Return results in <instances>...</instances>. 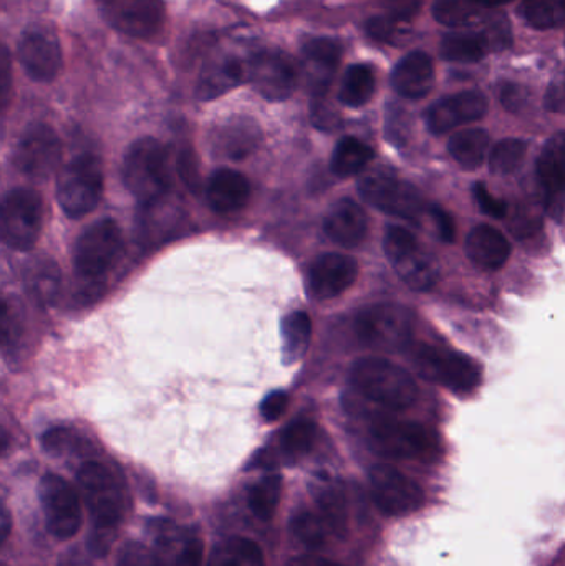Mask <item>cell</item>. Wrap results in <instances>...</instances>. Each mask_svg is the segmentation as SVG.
Listing matches in <instances>:
<instances>
[{
  "mask_svg": "<svg viewBox=\"0 0 565 566\" xmlns=\"http://www.w3.org/2000/svg\"><path fill=\"white\" fill-rule=\"evenodd\" d=\"M123 181L142 206L171 195L172 156L168 146L155 138L133 143L123 159Z\"/></svg>",
  "mask_w": 565,
  "mask_h": 566,
  "instance_id": "obj_1",
  "label": "cell"
},
{
  "mask_svg": "<svg viewBox=\"0 0 565 566\" xmlns=\"http://www.w3.org/2000/svg\"><path fill=\"white\" fill-rule=\"evenodd\" d=\"M350 381L368 401L377 402L391 411H404L418 398L414 376L401 366L385 358H362L352 366Z\"/></svg>",
  "mask_w": 565,
  "mask_h": 566,
  "instance_id": "obj_2",
  "label": "cell"
},
{
  "mask_svg": "<svg viewBox=\"0 0 565 566\" xmlns=\"http://www.w3.org/2000/svg\"><path fill=\"white\" fill-rule=\"evenodd\" d=\"M105 188L102 159L80 155L70 159L56 176V199L69 218H85L95 211Z\"/></svg>",
  "mask_w": 565,
  "mask_h": 566,
  "instance_id": "obj_3",
  "label": "cell"
},
{
  "mask_svg": "<svg viewBox=\"0 0 565 566\" xmlns=\"http://www.w3.org/2000/svg\"><path fill=\"white\" fill-rule=\"evenodd\" d=\"M125 254L122 229L112 219H102L83 231L73 249V264L83 281L98 282L116 268Z\"/></svg>",
  "mask_w": 565,
  "mask_h": 566,
  "instance_id": "obj_4",
  "label": "cell"
},
{
  "mask_svg": "<svg viewBox=\"0 0 565 566\" xmlns=\"http://www.w3.org/2000/svg\"><path fill=\"white\" fill-rule=\"evenodd\" d=\"M407 349L414 368L428 381L437 382L454 392H470L480 386V368L468 356L427 343H415Z\"/></svg>",
  "mask_w": 565,
  "mask_h": 566,
  "instance_id": "obj_5",
  "label": "cell"
},
{
  "mask_svg": "<svg viewBox=\"0 0 565 566\" xmlns=\"http://www.w3.org/2000/svg\"><path fill=\"white\" fill-rule=\"evenodd\" d=\"M415 318L410 310L395 303L367 306L355 318V333L364 345L384 352L407 349L414 338Z\"/></svg>",
  "mask_w": 565,
  "mask_h": 566,
  "instance_id": "obj_6",
  "label": "cell"
},
{
  "mask_svg": "<svg viewBox=\"0 0 565 566\" xmlns=\"http://www.w3.org/2000/svg\"><path fill=\"white\" fill-rule=\"evenodd\" d=\"M2 241L12 251L33 249L42 232L43 202L39 192L30 188H15L2 205Z\"/></svg>",
  "mask_w": 565,
  "mask_h": 566,
  "instance_id": "obj_7",
  "label": "cell"
},
{
  "mask_svg": "<svg viewBox=\"0 0 565 566\" xmlns=\"http://www.w3.org/2000/svg\"><path fill=\"white\" fill-rule=\"evenodd\" d=\"M76 481L92 512L93 524L118 527L125 514V495L113 472L100 462L86 461L79 469Z\"/></svg>",
  "mask_w": 565,
  "mask_h": 566,
  "instance_id": "obj_8",
  "label": "cell"
},
{
  "mask_svg": "<svg viewBox=\"0 0 565 566\" xmlns=\"http://www.w3.org/2000/svg\"><path fill=\"white\" fill-rule=\"evenodd\" d=\"M370 448L394 459H418L437 449V439L425 426L398 419H378L368 432Z\"/></svg>",
  "mask_w": 565,
  "mask_h": 566,
  "instance_id": "obj_9",
  "label": "cell"
},
{
  "mask_svg": "<svg viewBox=\"0 0 565 566\" xmlns=\"http://www.w3.org/2000/svg\"><path fill=\"white\" fill-rule=\"evenodd\" d=\"M362 198L385 214L417 221L425 209L423 198L415 186L385 175H367L358 181Z\"/></svg>",
  "mask_w": 565,
  "mask_h": 566,
  "instance_id": "obj_10",
  "label": "cell"
},
{
  "mask_svg": "<svg viewBox=\"0 0 565 566\" xmlns=\"http://www.w3.org/2000/svg\"><path fill=\"white\" fill-rule=\"evenodd\" d=\"M368 481L375 505L385 515L400 517L414 514L423 505L425 494L420 485L394 465H374L368 472Z\"/></svg>",
  "mask_w": 565,
  "mask_h": 566,
  "instance_id": "obj_11",
  "label": "cell"
},
{
  "mask_svg": "<svg viewBox=\"0 0 565 566\" xmlns=\"http://www.w3.org/2000/svg\"><path fill=\"white\" fill-rule=\"evenodd\" d=\"M62 143L50 126L35 123L20 136L13 151V165L27 178L43 181L59 168Z\"/></svg>",
  "mask_w": 565,
  "mask_h": 566,
  "instance_id": "obj_12",
  "label": "cell"
},
{
  "mask_svg": "<svg viewBox=\"0 0 565 566\" xmlns=\"http://www.w3.org/2000/svg\"><path fill=\"white\" fill-rule=\"evenodd\" d=\"M108 25L133 39L155 36L165 23L163 0H96Z\"/></svg>",
  "mask_w": 565,
  "mask_h": 566,
  "instance_id": "obj_13",
  "label": "cell"
},
{
  "mask_svg": "<svg viewBox=\"0 0 565 566\" xmlns=\"http://www.w3.org/2000/svg\"><path fill=\"white\" fill-rule=\"evenodd\" d=\"M40 502L45 514L46 531L53 537L72 538L82 525V511L76 492L60 475L46 474L40 481Z\"/></svg>",
  "mask_w": 565,
  "mask_h": 566,
  "instance_id": "obj_14",
  "label": "cell"
},
{
  "mask_svg": "<svg viewBox=\"0 0 565 566\" xmlns=\"http://www.w3.org/2000/svg\"><path fill=\"white\" fill-rule=\"evenodd\" d=\"M249 82L269 102L291 98L297 86V69L281 50H262L251 56Z\"/></svg>",
  "mask_w": 565,
  "mask_h": 566,
  "instance_id": "obj_15",
  "label": "cell"
},
{
  "mask_svg": "<svg viewBox=\"0 0 565 566\" xmlns=\"http://www.w3.org/2000/svg\"><path fill=\"white\" fill-rule=\"evenodd\" d=\"M17 56L23 72L33 82H53L63 65L59 39L55 33L45 29H30L23 32L17 46Z\"/></svg>",
  "mask_w": 565,
  "mask_h": 566,
  "instance_id": "obj_16",
  "label": "cell"
},
{
  "mask_svg": "<svg viewBox=\"0 0 565 566\" xmlns=\"http://www.w3.org/2000/svg\"><path fill=\"white\" fill-rule=\"evenodd\" d=\"M488 98L481 92H463L438 99L425 115L428 129L435 135H444L467 123L480 122L488 113Z\"/></svg>",
  "mask_w": 565,
  "mask_h": 566,
  "instance_id": "obj_17",
  "label": "cell"
},
{
  "mask_svg": "<svg viewBox=\"0 0 565 566\" xmlns=\"http://www.w3.org/2000/svg\"><path fill=\"white\" fill-rule=\"evenodd\" d=\"M537 176L547 216L559 219L565 209V135L553 136L537 159Z\"/></svg>",
  "mask_w": 565,
  "mask_h": 566,
  "instance_id": "obj_18",
  "label": "cell"
},
{
  "mask_svg": "<svg viewBox=\"0 0 565 566\" xmlns=\"http://www.w3.org/2000/svg\"><path fill=\"white\" fill-rule=\"evenodd\" d=\"M185 209L171 195L143 206L138 219L139 241L143 245L161 244L185 231Z\"/></svg>",
  "mask_w": 565,
  "mask_h": 566,
  "instance_id": "obj_19",
  "label": "cell"
},
{
  "mask_svg": "<svg viewBox=\"0 0 565 566\" xmlns=\"http://www.w3.org/2000/svg\"><path fill=\"white\" fill-rule=\"evenodd\" d=\"M358 277L355 259L342 254H324L315 259L308 271V289L317 300H331L350 289Z\"/></svg>",
  "mask_w": 565,
  "mask_h": 566,
  "instance_id": "obj_20",
  "label": "cell"
},
{
  "mask_svg": "<svg viewBox=\"0 0 565 566\" xmlns=\"http://www.w3.org/2000/svg\"><path fill=\"white\" fill-rule=\"evenodd\" d=\"M251 59H241L231 53H222L209 60L198 82V98L215 99L241 83L249 82Z\"/></svg>",
  "mask_w": 565,
  "mask_h": 566,
  "instance_id": "obj_21",
  "label": "cell"
},
{
  "mask_svg": "<svg viewBox=\"0 0 565 566\" xmlns=\"http://www.w3.org/2000/svg\"><path fill=\"white\" fill-rule=\"evenodd\" d=\"M324 231L331 241L342 248H358L367 238V214L354 199H338L325 216Z\"/></svg>",
  "mask_w": 565,
  "mask_h": 566,
  "instance_id": "obj_22",
  "label": "cell"
},
{
  "mask_svg": "<svg viewBox=\"0 0 565 566\" xmlns=\"http://www.w3.org/2000/svg\"><path fill=\"white\" fill-rule=\"evenodd\" d=\"M435 85V65L430 55L420 50L408 53L391 72V86L407 99L428 96Z\"/></svg>",
  "mask_w": 565,
  "mask_h": 566,
  "instance_id": "obj_23",
  "label": "cell"
},
{
  "mask_svg": "<svg viewBox=\"0 0 565 566\" xmlns=\"http://www.w3.org/2000/svg\"><path fill=\"white\" fill-rule=\"evenodd\" d=\"M209 208L218 214L241 211L251 199V182L234 169H218L209 178L206 189Z\"/></svg>",
  "mask_w": 565,
  "mask_h": 566,
  "instance_id": "obj_24",
  "label": "cell"
},
{
  "mask_svg": "<svg viewBox=\"0 0 565 566\" xmlns=\"http://www.w3.org/2000/svg\"><path fill=\"white\" fill-rule=\"evenodd\" d=\"M467 254L477 268L498 271L510 259L511 244L503 232L493 226L481 224L468 234Z\"/></svg>",
  "mask_w": 565,
  "mask_h": 566,
  "instance_id": "obj_25",
  "label": "cell"
},
{
  "mask_svg": "<svg viewBox=\"0 0 565 566\" xmlns=\"http://www.w3.org/2000/svg\"><path fill=\"white\" fill-rule=\"evenodd\" d=\"M261 133L254 122L245 118L229 119L216 132L215 145L231 159H244L258 146Z\"/></svg>",
  "mask_w": 565,
  "mask_h": 566,
  "instance_id": "obj_26",
  "label": "cell"
},
{
  "mask_svg": "<svg viewBox=\"0 0 565 566\" xmlns=\"http://www.w3.org/2000/svg\"><path fill=\"white\" fill-rule=\"evenodd\" d=\"M305 62L312 70L318 72L317 82H315V92L321 95L325 92L331 76L334 75L338 62H341L342 46L337 40L321 36V39H311L302 46Z\"/></svg>",
  "mask_w": 565,
  "mask_h": 566,
  "instance_id": "obj_27",
  "label": "cell"
},
{
  "mask_svg": "<svg viewBox=\"0 0 565 566\" xmlns=\"http://www.w3.org/2000/svg\"><path fill=\"white\" fill-rule=\"evenodd\" d=\"M208 566H265V560L255 542L244 537H228L215 545Z\"/></svg>",
  "mask_w": 565,
  "mask_h": 566,
  "instance_id": "obj_28",
  "label": "cell"
},
{
  "mask_svg": "<svg viewBox=\"0 0 565 566\" xmlns=\"http://www.w3.org/2000/svg\"><path fill=\"white\" fill-rule=\"evenodd\" d=\"M282 358L285 365H295L307 353L312 336L311 316L305 312H294L282 319Z\"/></svg>",
  "mask_w": 565,
  "mask_h": 566,
  "instance_id": "obj_29",
  "label": "cell"
},
{
  "mask_svg": "<svg viewBox=\"0 0 565 566\" xmlns=\"http://www.w3.org/2000/svg\"><path fill=\"white\" fill-rule=\"evenodd\" d=\"M490 148V135L484 129H464L451 136L448 151L468 171L480 168Z\"/></svg>",
  "mask_w": 565,
  "mask_h": 566,
  "instance_id": "obj_30",
  "label": "cell"
},
{
  "mask_svg": "<svg viewBox=\"0 0 565 566\" xmlns=\"http://www.w3.org/2000/svg\"><path fill=\"white\" fill-rule=\"evenodd\" d=\"M491 46L484 32L447 33L441 40V56L448 62L474 63L483 60Z\"/></svg>",
  "mask_w": 565,
  "mask_h": 566,
  "instance_id": "obj_31",
  "label": "cell"
},
{
  "mask_svg": "<svg viewBox=\"0 0 565 566\" xmlns=\"http://www.w3.org/2000/svg\"><path fill=\"white\" fill-rule=\"evenodd\" d=\"M375 158L374 149L354 136H345L335 146L332 155V171L338 178H350L367 168Z\"/></svg>",
  "mask_w": 565,
  "mask_h": 566,
  "instance_id": "obj_32",
  "label": "cell"
},
{
  "mask_svg": "<svg viewBox=\"0 0 565 566\" xmlns=\"http://www.w3.org/2000/svg\"><path fill=\"white\" fill-rule=\"evenodd\" d=\"M375 86H377V80H375L372 66L364 65V63L348 66L344 80H342L338 99L345 106L360 108V106L367 105L370 102L375 93Z\"/></svg>",
  "mask_w": 565,
  "mask_h": 566,
  "instance_id": "obj_33",
  "label": "cell"
},
{
  "mask_svg": "<svg viewBox=\"0 0 565 566\" xmlns=\"http://www.w3.org/2000/svg\"><path fill=\"white\" fill-rule=\"evenodd\" d=\"M394 268L397 269V274L400 275L401 281L411 289L418 290V292L433 289L438 279H440L437 262L421 249L395 264Z\"/></svg>",
  "mask_w": 565,
  "mask_h": 566,
  "instance_id": "obj_34",
  "label": "cell"
},
{
  "mask_svg": "<svg viewBox=\"0 0 565 566\" xmlns=\"http://www.w3.org/2000/svg\"><path fill=\"white\" fill-rule=\"evenodd\" d=\"M27 290L40 305H52L60 292V271L55 262L39 261L29 268Z\"/></svg>",
  "mask_w": 565,
  "mask_h": 566,
  "instance_id": "obj_35",
  "label": "cell"
},
{
  "mask_svg": "<svg viewBox=\"0 0 565 566\" xmlns=\"http://www.w3.org/2000/svg\"><path fill=\"white\" fill-rule=\"evenodd\" d=\"M317 426L311 419H297L281 434V452L287 462H297L314 448Z\"/></svg>",
  "mask_w": 565,
  "mask_h": 566,
  "instance_id": "obj_36",
  "label": "cell"
},
{
  "mask_svg": "<svg viewBox=\"0 0 565 566\" xmlns=\"http://www.w3.org/2000/svg\"><path fill=\"white\" fill-rule=\"evenodd\" d=\"M282 481L278 474L264 475L249 489L248 504L259 521H271L281 501Z\"/></svg>",
  "mask_w": 565,
  "mask_h": 566,
  "instance_id": "obj_37",
  "label": "cell"
},
{
  "mask_svg": "<svg viewBox=\"0 0 565 566\" xmlns=\"http://www.w3.org/2000/svg\"><path fill=\"white\" fill-rule=\"evenodd\" d=\"M317 512L331 534L344 537L348 528L347 499L341 489L327 488L317 497Z\"/></svg>",
  "mask_w": 565,
  "mask_h": 566,
  "instance_id": "obj_38",
  "label": "cell"
},
{
  "mask_svg": "<svg viewBox=\"0 0 565 566\" xmlns=\"http://www.w3.org/2000/svg\"><path fill=\"white\" fill-rule=\"evenodd\" d=\"M291 531L294 537L311 551L324 547L327 535L331 534L321 514L308 509L295 512L291 521Z\"/></svg>",
  "mask_w": 565,
  "mask_h": 566,
  "instance_id": "obj_39",
  "label": "cell"
},
{
  "mask_svg": "<svg viewBox=\"0 0 565 566\" xmlns=\"http://www.w3.org/2000/svg\"><path fill=\"white\" fill-rule=\"evenodd\" d=\"M523 19L534 29H553L565 19L563 2L559 0H524L520 9Z\"/></svg>",
  "mask_w": 565,
  "mask_h": 566,
  "instance_id": "obj_40",
  "label": "cell"
},
{
  "mask_svg": "<svg viewBox=\"0 0 565 566\" xmlns=\"http://www.w3.org/2000/svg\"><path fill=\"white\" fill-rule=\"evenodd\" d=\"M527 145L523 139L508 138L498 143L490 155V169L494 175L517 171L526 158Z\"/></svg>",
  "mask_w": 565,
  "mask_h": 566,
  "instance_id": "obj_41",
  "label": "cell"
},
{
  "mask_svg": "<svg viewBox=\"0 0 565 566\" xmlns=\"http://www.w3.org/2000/svg\"><path fill=\"white\" fill-rule=\"evenodd\" d=\"M431 12L437 22L448 27L470 25L480 15L477 3L471 0H437Z\"/></svg>",
  "mask_w": 565,
  "mask_h": 566,
  "instance_id": "obj_42",
  "label": "cell"
},
{
  "mask_svg": "<svg viewBox=\"0 0 565 566\" xmlns=\"http://www.w3.org/2000/svg\"><path fill=\"white\" fill-rule=\"evenodd\" d=\"M384 249L388 261L395 265L407 259L408 255L414 254L415 251H418L420 245H418L417 238L408 229L400 228V226H391L385 232Z\"/></svg>",
  "mask_w": 565,
  "mask_h": 566,
  "instance_id": "obj_43",
  "label": "cell"
},
{
  "mask_svg": "<svg viewBox=\"0 0 565 566\" xmlns=\"http://www.w3.org/2000/svg\"><path fill=\"white\" fill-rule=\"evenodd\" d=\"M42 446L49 454L70 455L82 452L83 441L72 429L55 428L42 436Z\"/></svg>",
  "mask_w": 565,
  "mask_h": 566,
  "instance_id": "obj_44",
  "label": "cell"
},
{
  "mask_svg": "<svg viewBox=\"0 0 565 566\" xmlns=\"http://www.w3.org/2000/svg\"><path fill=\"white\" fill-rule=\"evenodd\" d=\"M541 226L540 214L527 208V206H516L511 212L510 229L517 239H527L536 234Z\"/></svg>",
  "mask_w": 565,
  "mask_h": 566,
  "instance_id": "obj_45",
  "label": "cell"
},
{
  "mask_svg": "<svg viewBox=\"0 0 565 566\" xmlns=\"http://www.w3.org/2000/svg\"><path fill=\"white\" fill-rule=\"evenodd\" d=\"M202 565V541L195 532H185L178 551L175 554L172 566H201Z\"/></svg>",
  "mask_w": 565,
  "mask_h": 566,
  "instance_id": "obj_46",
  "label": "cell"
},
{
  "mask_svg": "<svg viewBox=\"0 0 565 566\" xmlns=\"http://www.w3.org/2000/svg\"><path fill=\"white\" fill-rule=\"evenodd\" d=\"M115 538L116 527H112V525L93 524L92 532H90L88 535V542H86V548H88L90 554L95 555V557H105V555H108Z\"/></svg>",
  "mask_w": 565,
  "mask_h": 566,
  "instance_id": "obj_47",
  "label": "cell"
},
{
  "mask_svg": "<svg viewBox=\"0 0 565 566\" xmlns=\"http://www.w3.org/2000/svg\"><path fill=\"white\" fill-rule=\"evenodd\" d=\"M116 566H155L153 552H149L145 545L139 542H126L119 551Z\"/></svg>",
  "mask_w": 565,
  "mask_h": 566,
  "instance_id": "obj_48",
  "label": "cell"
},
{
  "mask_svg": "<svg viewBox=\"0 0 565 566\" xmlns=\"http://www.w3.org/2000/svg\"><path fill=\"white\" fill-rule=\"evenodd\" d=\"M474 198H477L478 205H480L481 211L484 214L491 216L494 219L506 218L508 205L501 199L494 198L490 191H488L486 185L483 182H477L473 188Z\"/></svg>",
  "mask_w": 565,
  "mask_h": 566,
  "instance_id": "obj_49",
  "label": "cell"
},
{
  "mask_svg": "<svg viewBox=\"0 0 565 566\" xmlns=\"http://www.w3.org/2000/svg\"><path fill=\"white\" fill-rule=\"evenodd\" d=\"M178 171L181 175L182 181L185 185L191 189L192 192L198 191L199 188V168H198V159H196L195 153L192 149L185 148L182 151H179L178 156Z\"/></svg>",
  "mask_w": 565,
  "mask_h": 566,
  "instance_id": "obj_50",
  "label": "cell"
},
{
  "mask_svg": "<svg viewBox=\"0 0 565 566\" xmlns=\"http://www.w3.org/2000/svg\"><path fill=\"white\" fill-rule=\"evenodd\" d=\"M501 103L511 113H520L530 105V92L516 83H508L501 88Z\"/></svg>",
  "mask_w": 565,
  "mask_h": 566,
  "instance_id": "obj_51",
  "label": "cell"
},
{
  "mask_svg": "<svg viewBox=\"0 0 565 566\" xmlns=\"http://www.w3.org/2000/svg\"><path fill=\"white\" fill-rule=\"evenodd\" d=\"M289 408V395L284 391H274L261 402V416L265 422H275L284 416Z\"/></svg>",
  "mask_w": 565,
  "mask_h": 566,
  "instance_id": "obj_52",
  "label": "cell"
},
{
  "mask_svg": "<svg viewBox=\"0 0 565 566\" xmlns=\"http://www.w3.org/2000/svg\"><path fill=\"white\" fill-rule=\"evenodd\" d=\"M385 9L388 17L395 22H408L414 19L421 9L420 0H385Z\"/></svg>",
  "mask_w": 565,
  "mask_h": 566,
  "instance_id": "obj_53",
  "label": "cell"
},
{
  "mask_svg": "<svg viewBox=\"0 0 565 566\" xmlns=\"http://www.w3.org/2000/svg\"><path fill=\"white\" fill-rule=\"evenodd\" d=\"M398 22H395L390 17H375V19L368 20L367 32L375 40L380 42H391L395 33H397Z\"/></svg>",
  "mask_w": 565,
  "mask_h": 566,
  "instance_id": "obj_54",
  "label": "cell"
},
{
  "mask_svg": "<svg viewBox=\"0 0 565 566\" xmlns=\"http://www.w3.org/2000/svg\"><path fill=\"white\" fill-rule=\"evenodd\" d=\"M431 216H433L435 222H437L440 238L448 242V244H451L454 241V235H457V226H454L453 218L440 208L431 209Z\"/></svg>",
  "mask_w": 565,
  "mask_h": 566,
  "instance_id": "obj_55",
  "label": "cell"
},
{
  "mask_svg": "<svg viewBox=\"0 0 565 566\" xmlns=\"http://www.w3.org/2000/svg\"><path fill=\"white\" fill-rule=\"evenodd\" d=\"M544 106L550 112L565 113V85H551L544 98Z\"/></svg>",
  "mask_w": 565,
  "mask_h": 566,
  "instance_id": "obj_56",
  "label": "cell"
},
{
  "mask_svg": "<svg viewBox=\"0 0 565 566\" xmlns=\"http://www.w3.org/2000/svg\"><path fill=\"white\" fill-rule=\"evenodd\" d=\"M287 566H341L327 558L318 557V555H301V557L292 558Z\"/></svg>",
  "mask_w": 565,
  "mask_h": 566,
  "instance_id": "obj_57",
  "label": "cell"
},
{
  "mask_svg": "<svg viewBox=\"0 0 565 566\" xmlns=\"http://www.w3.org/2000/svg\"><path fill=\"white\" fill-rule=\"evenodd\" d=\"M10 60L9 50L3 49L2 52V102L3 106L7 103V95H9V83H10Z\"/></svg>",
  "mask_w": 565,
  "mask_h": 566,
  "instance_id": "obj_58",
  "label": "cell"
},
{
  "mask_svg": "<svg viewBox=\"0 0 565 566\" xmlns=\"http://www.w3.org/2000/svg\"><path fill=\"white\" fill-rule=\"evenodd\" d=\"M60 566H92L90 562L86 560L83 555L76 554V552H69V554L63 555L62 560H60Z\"/></svg>",
  "mask_w": 565,
  "mask_h": 566,
  "instance_id": "obj_59",
  "label": "cell"
},
{
  "mask_svg": "<svg viewBox=\"0 0 565 566\" xmlns=\"http://www.w3.org/2000/svg\"><path fill=\"white\" fill-rule=\"evenodd\" d=\"M0 527H2V542H6L7 537H9L10 532V515L9 512L7 511H3L2 524H0Z\"/></svg>",
  "mask_w": 565,
  "mask_h": 566,
  "instance_id": "obj_60",
  "label": "cell"
},
{
  "mask_svg": "<svg viewBox=\"0 0 565 566\" xmlns=\"http://www.w3.org/2000/svg\"><path fill=\"white\" fill-rule=\"evenodd\" d=\"M471 2L477 3V6L481 7H498L503 6V3L510 2V0H471Z\"/></svg>",
  "mask_w": 565,
  "mask_h": 566,
  "instance_id": "obj_61",
  "label": "cell"
},
{
  "mask_svg": "<svg viewBox=\"0 0 565 566\" xmlns=\"http://www.w3.org/2000/svg\"><path fill=\"white\" fill-rule=\"evenodd\" d=\"M561 2H563L564 12H565V0H561Z\"/></svg>",
  "mask_w": 565,
  "mask_h": 566,
  "instance_id": "obj_62",
  "label": "cell"
}]
</instances>
